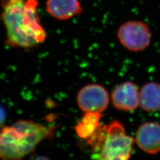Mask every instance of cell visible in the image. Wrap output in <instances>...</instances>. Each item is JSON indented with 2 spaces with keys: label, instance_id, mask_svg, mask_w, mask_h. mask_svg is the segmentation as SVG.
I'll use <instances>...</instances> for the list:
<instances>
[{
  "label": "cell",
  "instance_id": "6da1fadb",
  "mask_svg": "<svg viewBox=\"0 0 160 160\" xmlns=\"http://www.w3.org/2000/svg\"><path fill=\"white\" fill-rule=\"evenodd\" d=\"M38 0H1V19L6 30V45L28 49L46 39L40 23Z\"/></svg>",
  "mask_w": 160,
  "mask_h": 160
},
{
  "label": "cell",
  "instance_id": "52a82bcc",
  "mask_svg": "<svg viewBox=\"0 0 160 160\" xmlns=\"http://www.w3.org/2000/svg\"><path fill=\"white\" fill-rule=\"evenodd\" d=\"M135 142L144 152L155 154L160 151V125L146 122L138 129Z\"/></svg>",
  "mask_w": 160,
  "mask_h": 160
},
{
  "label": "cell",
  "instance_id": "ba28073f",
  "mask_svg": "<svg viewBox=\"0 0 160 160\" xmlns=\"http://www.w3.org/2000/svg\"><path fill=\"white\" fill-rule=\"evenodd\" d=\"M46 10L52 17L67 20L82 12L79 0H46Z\"/></svg>",
  "mask_w": 160,
  "mask_h": 160
},
{
  "label": "cell",
  "instance_id": "8fae6325",
  "mask_svg": "<svg viewBox=\"0 0 160 160\" xmlns=\"http://www.w3.org/2000/svg\"><path fill=\"white\" fill-rule=\"evenodd\" d=\"M6 119V112L3 108L0 106V126L2 125L5 122Z\"/></svg>",
  "mask_w": 160,
  "mask_h": 160
},
{
  "label": "cell",
  "instance_id": "277c9868",
  "mask_svg": "<svg viewBox=\"0 0 160 160\" xmlns=\"http://www.w3.org/2000/svg\"><path fill=\"white\" fill-rule=\"evenodd\" d=\"M117 35L122 45L132 52L144 50L149 45L151 38L148 24L139 20H132L122 24Z\"/></svg>",
  "mask_w": 160,
  "mask_h": 160
},
{
  "label": "cell",
  "instance_id": "7a4b0ae2",
  "mask_svg": "<svg viewBox=\"0 0 160 160\" xmlns=\"http://www.w3.org/2000/svg\"><path fill=\"white\" fill-rule=\"evenodd\" d=\"M32 120H20L0 129V159L20 160L33 151L56 129Z\"/></svg>",
  "mask_w": 160,
  "mask_h": 160
},
{
  "label": "cell",
  "instance_id": "30bf717a",
  "mask_svg": "<svg viewBox=\"0 0 160 160\" xmlns=\"http://www.w3.org/2000/svg\"><path fill=\"white\" fill-rule=\"evenodd\" d=\"M100 113H86L75 128L78 136L83 139L91 137L101 125Z\"/></svg>",
  "mask_w": 160,
  "mask_h": 160
},
{
  "label": "cell",
  "instance_id": "5b68a950",
  "mask_svg": "<svg viewBox=\"0 0 160 160\" xmlns=\"http://www.w3.org/2000/svg\"><path fill=\"white\" fill-rule=\"evenodd\" d=\"M80 110L86 113H100L107 109L109 103L106 90L98 84H89L80 90L77 97Z\"/></svg>",
  "mask_w": 160,
  "mask_h": 160
},
{
  "label": "cell",
  "instance_id": "3957f363",
  "mask_svg": "<svg viewBox=\"0 0 160 160\" xmlns=\"http://www.w3.org/2000/svg\"><path fill=\"white\" fill-rule=\"evenodd\" d=\"M87 141L92 148L93 158L126 160L131 156L135 140L126 134L119 122L114 120L101 125Z\"/></svg>",
  "mask_w": 160,
  "mask_h": 160
},
{
  "label": "cell",
  "instance_id": "8992f818",
  "mask_svg": "<svg viewBox=\"0 0 160 160\" xmlns=\"http://www.w3.org/2000/svg\"><path fill=\"white\" fill-rule=\"evenodd\" d=\"M111 97L114 108L122 111L134 110L139 104L138 87L129 81L118 86L112 92Z\"/></svg>",
  "mask_w": 160,
  "mask_h": 160
},
{
  "label": "cell",
  "instance_id": "9c48e42d",
  "mask_svg": "<svg viewBox=\"0 0 160 160\" xmlns=\"http://www.w3.org/2000/svg\"><path fill=\"white\" fill-rule=\"evenodd\" d=\"M139 104L146 112H154L160 109V85L149 82L142 87L139 92Z\"/></svg>",
  "mask_w": 160,
  "mask_h": 160
}]
</instances>
